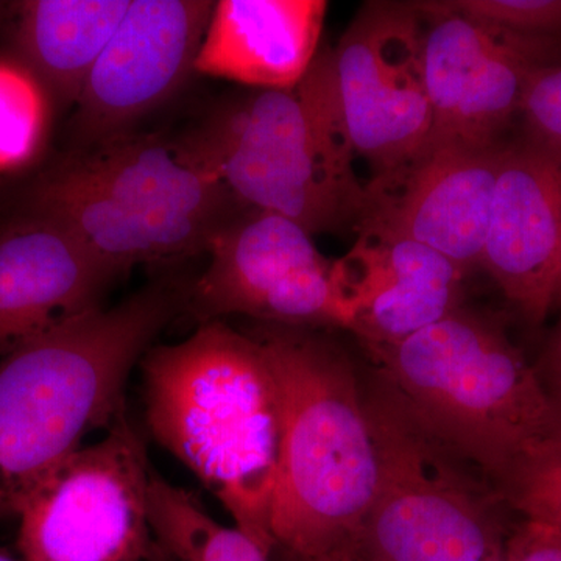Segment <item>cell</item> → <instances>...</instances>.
<instances>
[{"mask_svg":"<svg viewBox=\"0 0 561 561\" xmlns=\"http://www.w3.org/2000/svg\"><path fill=\"white\" fill-rule=\"evenodd\" d=\"M176 284L144 287L39 332L0 360V519L95 431L124 415L128 376L186 305Z\"/></svg>","mask_w":561,"mask_h":561,"instance_id":"1","label":"cell"},{"mask_svg":"<svg viewBox=\"0 0 561 561\" xmlns=\"http://www.w3.org/2000/svg\"><path fill=\"white\" fill-rule=\"evenodd\" d=\"M142 382L154 440L272 556L279 401L257 343L224 320L206 321L183 342L147 351Z\"/></svg>","mask_w":561,"mask_h":561,"instance_id":"2","label":"cell"},{"mask_svg":"<svg viewBox=\"0 0 561 561\" xmlns=\"http://www.w3.org/2000/svg\"><path fill=\"white\" fill-rule=\"evenodd\" d=\"M247 334L278 390L275 551L321 556L359 537L375 491V449L359 379L343 350L312 328L256 323Z\"/></svg>","mask_w":561,"mask_h":561,"instance_id":"3","label":"cell"},{"mask_svg":"<svg viewBox=\"0 0 561 561\" xmlns=\"http://www.w3.org/2000/svg\"><path fill=\"white\" fill-rule=\"evenodd\" d=\"M250 209L278 214L309 234L359 224L365 183L335 91L331 51L291 90L225 102L180 142Z\"/></svg>","mask_w":561,"mask_h":561,"instance_id":"4","label":"cell"},{"mask_svg":"<svg viewBox=\"0 0 561 561\" xmlns=\"http://www.w3.org/2000/svg\"><path fill=\"white\" fill-rule=\"evenodd\" d=\"M368 354L494 490L516 461L561 432L559 408L540 373L501 324L481 312L459 306L411 337Z\"/></svg>","mask_w":561,"mask_h":561,"instance_id":"5","label":"cell"},{"mask_svg":"<svg viewBox=\"0 0 561 561\" xmlns=\"http://www.w3.org/2000/svg\"><path fill=\"white\" fill-rule=\"evenodd\" d=\"M364 394L375 449L370 508L356 538L371 561H486L505 556L500 494L443 440L383 373Z\"/></svg>","mask_w":561,"mask_h":561,"instance_id":"6","label":"cell"},{"mask_svg":"<svg viewBox=\"0 0 561 561\" xmlns=\"http://www.w3.org/2000/svg\"><path fill=\"white\" fill-rule=\"evenodd\" d=\"M151 474L142 438L122 416L22 500L14 515L21 560H153Z\"/></svg>","mask_w":561,"mask_h":561,"instance_id":"7","label":"cell"},{"mask_svg":"<svg viewBox=\"0 0 561 561\" xmlns=\"http://www.w3.org/2000/svg\"><path fill=\"white\" fill-rule=\"evenodd\" d=\"M208 267L187 290L202 323L242 316L294 328H343L334 262L278 214L245 208L210 243Z\"/></svg>","mask_w":561,"mask_h":561,"instance_id":"8","label":"cell"},{"mask_svg":"<svg viewBox=\"0 0 561 561\" xmlns=\"http://www.w3.org/2000/svg\"><path fill=\"white\" fill-rule=\"evenodd\" d=\"M423 31L415 2H367L331 51L346 133L371 176L397 168L430 138Z\"/></svg>","mask_w":561,"mask_h":561,"instance_id":"9","label":"cell"},{"mask_svg":"<svg viewBox=\"0 0 561 561\" xmlns=\"http://www.w3.org/2000/svg\"><path fill=\"white\" fill-rule=\"evenodd\" d=\"M423 14L430 142L491 149L519 111L527 77L549 65L546 38L483 24L446 2H415Z\"/></svg>","mask_w":561,"mask_h":561,"instance_id":"10","label":"cell"},{"mask_svg":"<svg viewBox=\"0 0 561 561\" xmlns=\"http://www.w3.org/2000/svg\"><path fill=\"white\" fill-rule=\"evenodd\" d=\"M214 2L131 0L77 101V149L128 135L194 70Z\"/></svg>","mask_w":561,"mask_h":561,"instance_id":"11","label":"cell"},{"mask_svg":"<svg viewBox=\"0 0 561 561\" xmlns=\"http://www.w3.org/2000/svg\"><path fill=\"white\" fill-rule=\"evenodd\" d=\"M504 147L476 150L426 140L411 158L365 183L356 228L404 236L465 272L481 264Z\"/></svg>","mask_w":561,"mask_h":561,"instance_id":"12","label":"cell"},{"mask_svg":"<svg viewBox=\"0 0 561 561\" xmlns=\"http://www.w3.org/2000/svg\"><path fill=\"white\" fill-rule=\"evenodd\" d=\"M348 253L334 261L346 330L365 350L411 337L460 306L465 271L438 251L375 227L356 228Z\"/></svg>","mask_w":561,"mask_h":561,"instance_id":"13","label":"cell"},{"mask_svg":"<svg viewBox=\"0 0 561 561\" xmlns=\"http://www.w3.org/2000/svg\"><path fill=\"white\" fill-rule=\"evenodd\" d=\"M561 251V153L505 146L481 265L531 324L552 309Z\"/></svg>","mask_w":561,"mask_h":561,"instance_id":"14","label":"cell"},{"mask_svg":"<svg viewBox=\"0 0 561 561\" xmlns=\"http://www.w3.org/2000/svg\"><path fill=\"white\" fill-rule=\"evenodd\" d=\"M119 273L58 221L31 210L0 232V350L95 308Z\"/></svg>","mask_w":561,"mask_h":561,"instance_id":"15","label":"cell"},{"mask_svg":"<svg viewBox=\"0 0 561 561\" xmlns=\"http://www.w3.org/2000/svg\"><path fill=\"white\" fill-rule=\"evenodd\" d=\"M47 175L153 216L190 217L221 230L245 206L209 169L158 136H121L77 149Z\"/></svg>","mask_w":561,"mask_h":561,"instance_id":"16","label":"cell"},{"mask_svg":"<svg viewBox=\"0 0 561 561\" xmlns=\"http://www.w3.org/2000/svg\"><path fill=\"white\" fill-rule=\"evenodd\" d=\"M324 0H219L194 62V72L256 88L291 90L317 55Z\"/></svg>","mask_w":561,"mask_h":561,"instance_id":"17","label":"cell"},{"mask_svg":"<svg viewBox=\"0 0 561 561\" xmlns=\"http://www.w3.org/2000/svg\"><path fill=\"white\" fill-rule=\"evenodd\" d=\"M31 210L58 221L94 256L121 273L140 262L208 253L220 231L190 217L139 213L50 175L36 184Z\"/></svg>","mask_w":561,"mask_h":561,"instance_id":"18","label":"cell"},{"mask_svg":"<svg viewBox=\"0 0 561 561\" xmlns=\"http://www.w3.org/2000/svg\"><path fill=\"white\" fill-rule=\"evenodd\" d=\"M131 0H28L18 9V60L51 99L79 101Z\"/></svg>","mask_w":561,"mask_h":561,"instance_id":"19","label":"cell"},{"mask_svg":"<svg viewBox=\"0 0 561 561\" xmlns=\"http://www.w3.org/2000/svg\"><path fill=\"white\" fill-rule=\"evenodd\" d=\"M150 524L157 561H271L238 527L213 518L194 494L153 472Z\"/></svg>","mask_w":561,"mask_h":561,"instance_id":"20","label":"cell"},{"mask_svg":"<svg viewBox=\"0 0 561 561\" xmlns=\"http://www.w3.org/2000/svg\"><path fill=\"white\" fill-rule=\"evenodd\" d=\"M51 95L20 60L0 58V173L35 160L49 130Z\"/></svg>","mask_w":561,"mask_h":561,"instance_id":"21","label":"cell"},{"mask_svg":"<svg viewBox=\"0 0 561 561\" xmlns=\"http://www.w3.org/2000/svg\"><path fill=\"white\" fill-rule=\"evenodd\" d=\"M496 491L526 522L561 531V432L516 461Z\"/></svg>","mask_w":561,"mask_h":561,"instance_id":"22","label":"cell"},{"mask_svg":"<svg viewBox=\"0 0 561 561\" xmlns=\"http://www.w3.org/2000/svg\"><path fill=\"white\" fill-rule=\"evenodd\" d=\"M449 9L505 32L545 38L561 32V0H446Z\"/></svg>","mask_w":561,"mask_h":561,"instance_id":"23","label":"cell"},{"mask_svg":"<svg viewBox=\"0 0 561 561\" xmlns=\"http://www.w3.org/2000/svg\"><path fill=\"white\" fill-rule=\"evenodd\" d=\"M527 140L561 153V65H542L527 77L519 103Z\"/></svg>","mask_w":561,"mask_h":561,"instance_id":"24","label":"cell"},{"mask_svg":"<svg viewBox=\"0 0 561 561\" xmlns=\"http://www.w3.org/2000/svg\"><path fill=\"white\" fill-rule=\"evenodd\" d=\"M508 561H561V531L526 522L505 545Z\"/></svg>","mask_w":561,"mask_h":561,"instance_id":"25","label":"cell"},{"mask_svg":"<svg viewBox=\"0 0 561 561\" xmlns=\"http://www.w3.org/2000/svg\"><path fill=\"white\" fill-rule=\"evenodd\" d=\"M540 373L542 382L551 391L552 398H561V330L557 332L556 337L546 351L542 357V368Z\"/></svg>","mask_w":561,"mask_h":561,"instance_id":"26","label":"cell"},{"mask_svg":"<svg viewBox=\"0 0 561 561\" xmlns=\"http://www.w3.org/2000/svg\"><path fill=\"white\" fill-rule=\"evenodd\" d=\"M273 553H278L279 561H371L365 556L364 551H362L356 540L346 542V545L339 546V548L332 549L330 552H324L316 557H297L280 551Z\"/></svg>","mask_w":561,"mask_h":561,"instance_id":"27","label":"cell"},{"mask_svg":"<svg viewBox=\"0 0 561 561\" xmlns=\"http://www.w3.org/2000/svg\"><path fill=\"white\" fill-rule=\"evenodd\" d=\"M552 308H561V251L556 278H553Z\"/></svg>","mask_w":561,"mask_h":561,"instance_id":"28","label":"cell"},{"mask_svg":"<svg viewBox=\"0 0 561 561\" xmlns=\"http://www.w3.org/2000/svg\"><path fill=\"white\" fill-rule=\"evenodd\" d=\"M0 561H22L21 559H16V557L11 556V553L5 551H0Z\"/></svg>","mask_w":561,"mask_h":561,"instance_id":"29","label":"cell"},{"mask_svg":"<svg viewBox=\"0 0 561 561\" xmlns=\"http://www.w3.org/2000/svg\"><path fill=\"white\" fill-rule=\"evenodd\" d=\"M486 561H508V559H507V557L502 556V557H496V559H491V560H486Z\"/></svg>","mask_w":561,"mask_h":561,"instance_id":"30","label":"cell"},{"mask_svg":"<svg viewBox=\"0 0 561 561\" xmlns=\"http://www.w3.org/2000/svg\"><path fill=\"white\" fill-rule=\"evenodd\" d=\"M557 402V408H559L560 416H561V398H553Z\"/></svg>","mask_w":561,"mask_h":561,"instance_id":"31","label":"cell"}]
</instances>
